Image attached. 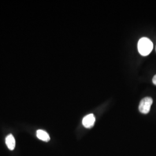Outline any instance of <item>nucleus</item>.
Instances as JSON below:
<instances>
[{
  "instance_id": "1",
  "label": "nucleus",
  "mask_w": 156,
  "mask_h": 156,
  "mask_svg": "<svg viewBox=\"0 0 156 156\" xmlns=\"http://www.w3.org/2000/svg\"><path fill=\"white\" fill-rule=\"evenodd\" d=\"M153 44L150 39L146 37L140 39L138 44V49L142 56L149 55L153 50Z\"/></svg>"
},
{
  "instance_id": "2",
  "label": "nucleus",
  "mask_w": 156,
  "mask_h": 156,
  "mask_svg": "<svg viewBox=\"0 0 156 156\" xmlns=\"http://www.w3.org/2000/svg\"><path fill=\"white\" fill-rule=\"evenodd\" d=\"M153 104V99L151 97H145L140 102L139 111L143 114H147L151 111V108Z\"/></svg>"
},
{
  "instance_id": "3",
  "label": "nucleus",
  "mask_w": 156,
  "mask_h": 156,
  "mask_svg": "<svg viewBox=\"0 0 156 156\" xmlns=\"http://www.w3.org/2000/svg\"><path fill=\"white\" fill-rule=\"evenodd\" d=\"M95 118L93 114H89L84 117L82 124L84 127L87 128H91L94 125Z\"/></svg>"
},
{
  "instance_id": "4",
  "label": "nucleus",
  "mask_w": 156,
  "mask_h": 156,
  "mask_svg": "<svg viewBox=\"0 0 156 156\" xmlns=\"http://www.w3.org/2000/svg\"><path fill=\"white\" fill-rule=\"evenodd\" d=\"M5 143L8 148L9 150L11 151L14 150L16 146V141L14 136L12 134L8 135L6 137Z\"/></svg>"
},
{
  "instance_id": "5",
  "label": "nucleus",
  "mask_w": 156,
  "mask_h": 156,
  "mask_svg": "<svg viewBox=\"0 0 156 156\" xmlns=\"http://www.w3.org/2000/svg\"><path fill=\"white\" fill-rule=\"evenodd\" d=\"M37 136L39 140H42L45 142H48L50 140L49 134H48L45 131L42 130V129H38L37 131Z\"/></svg>"
},
{
  "instance_id": "6",
  "label": "nucleus",
  "mask_w": 156,
  "mask_h": 156,
  "mask_svg": "<svg viewBox=\"0 0 156 156\" xmlns=\"http://www.w3.org/2000/svg\"><path fill=\"white\" fill-rule=\"evenodd\" d=\"M152 82L154 84H155L156 86V75L154 76V77L153 78V80H152Z\"/></svg>"
},
{
  "instance_id": "7",
  "label": "nucleus",
  "mask_w": 156,
  "mask_h": 156,
  "mask_svg": "<svg viewBox=\"0 0 156 156\" xmlns=\"http://www.w3.org/2000/svg\"></svg>"
}]
</instances>
